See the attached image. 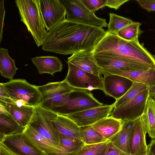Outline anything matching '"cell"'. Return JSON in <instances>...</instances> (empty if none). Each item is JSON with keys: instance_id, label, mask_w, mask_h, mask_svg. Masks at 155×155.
<instances>
[{"instance_id": "obj_1", "label": "cell", "mask_w": 155, "mask_h": 155, "mask_svg": "<svg viewBox=\"0 0 155 155\" xmlns=\"http://www.w3.org/2000/svg\"><path fill=\"white\" fill-rule=\"evenodd\" d=\"M106 33L103 28L66 20L48 31L42 49L64 55L83 50L92 52Z\"/></svg>"}, {"instance_id": "obj_2", "label": "cell", "mask_w": 155, "mask_h": 155, "mask_svg": "<svg viewBox=\"0 0 155 155\" xmlns=\"http://www.w3.org/2000/svg\"><path fill=\"white\" fill-rule=\"evenodd\" d=\"M92 53L105 52L142 63L155 69V58L139 41H129L106 31Z\"/></svg>"}, {"instance_id": "obj_3", "label": "cell", "mask_w": 155, "mask_h": 155, "mask_svg": "<svg viewBox=\"0 0 155 155\" xmlns=\"http://www.w3.org/2000/svg\"><path fill=\"white\" fill-rule=\"evenodd\" d=\"M21 21L27 27L38 47L43 45L48 35L39 8V0H16Z\"/></svg>"}, {"instance_id": "obj_4", "label": "cell", "mask_w": 155, "mask_h": 155, "mask_svg": "<svg viewBox=\"0 0 155 155\" xmlns=\"http://www.w3.org/2000/svg\"><path fill=\"white\" fill-rule=\"evenodd\" d=\"M37 87L42 96L39 105L56 113L65 105L70 93L76 89L64 80Z\"/></svg>"}, {"instance_id": "obj_5", "label": "cell", "mask_w": 155, "mask_h": 155, "mask_svg": "<svg viewBox=\"0 0 155 155\" xmlns=\"http://www.w3.org/2000/svg\"><path fill=\"white\" fill-rule=\"evenodd\" d=\"M34 114L29 124L49 141L62 147L60 134L53 124L58 114L39 105L34 107Z\"/></svg>"}, {"instance_id": "obj_6", "label": "cell", "mask_w": 155, "mask_h": 155, "mask_svg": "<svg viewBox=\"0 0 155 155\" xmlns=\"http://www.w3.org/2000/svg\"><path fill=\"white\" fill-rule=\"evenodd\" d=\"M64 7L68 21L103 28L107 26L106 19L98 17L81 0H60Z\"/></svg>"}, {"instance_id": "obj_7", "label": "cell", "mask_w": 155, "mask_h": 155, "mask_svg": "<svg viewBox=\"0 0 155 155\" xmlns=\"http://www.w3.org/2000/svg\"><path fill=\"white\" fill-rule=\"evenodd\" d=\"M3 84L10 97L15 101H23L33 107L39 105L41 101V94L37 86L25 79H13Z\"/></svg>"}, {"instance_id": "obj_8", "label": "cell", "mask_w": 155, "mask_h": 155, "mask_svg": "<svg viewBox=\"0 0 155 155\" xmlns=\"http://www.w3.org/2000/svg\"><path fill=\"white\" fill-rule=\"evenodd\" d=\"M104 105L94 97L91 91L76 89L70 94L65 105L56 112L66 115Z\"/></svg>"}, {"instance_id": "obj_9", "label": "cell", "mask_w": 155, "mask_h": 155, "mask_svg": "<svg viewBox=\"0 0 155 155\" xmlns=\"http://www.w3.org/2000/svg\"><path fill=\"white\" fill-rule=\"evenodd\" d=\"M68 71L64 80L71 86L76 89L103 90V78L85 71L66 61Z\"/></svg>"}, {"instance_id": "obj_10", "label": "cell", "mask_w": 155, "mask_h": 155, "mask_svg": "<svg viewBox=\"0 0 155 155\" xmlns=\"http://www.w3.org/2000/svg\"><path fill=\"white\" fill-rule=\"evenodd\" d=\"M93 55L97 65L102 69L147 71L152 68L140 62L105 52L93 53Z\"/></svg>"}, {"instance_id": "obj_11", "label": "cell", "mask_w": 155, "mask_h": 155, "mask_svg": "<svg viewBox=\"0 0 155 155\" xmlns=\"http://www.w3.org/2000/svg\"><path fill=\"white\" fill-rule=\"evenodd\" d=\"M148 96L149 87L130 101L114 108L110 116L121 121L136 120L143 114Z\"/></svg>"}, {"instance_id": "obj_12", "label": "cell", "mask_w": 155, "mask_h": 155, "mask_svg": "<svg viewBox=\"0 0 155 155\" xmlns=\"http://www.w3.org/2000/svg\"><path fill=\"white\" fill-rule=\"evenodd\" d=\"M0 140V144L16 155H45L23 132L5 136Z\"/></svg>"}, {"instance_id": "obj_13", "label": "cell", "mask_w": 155, "mask_h": 155, "mask_svg": "<svg viewBox=\"0 0 155 155\" xmlns=\"http://www.w3.org/2000/svg\"><path fill=\"white\" fill-rule=\"evenodd\" d=\"M39 5L47 31H50L58 24L66 20V10L60 0H39Z\"/></svg>"}, {"instance_id": "obj_14", "label": "cell", "mask_w": 155, "mask_h": 155, "mask_svg": "<svg viewBox=\"0 0 155 155\" xmlns=\"http://www.w3.org/2000/svg\"><path fill=\"white\" fill-rule=\"evenodd\" d=\"M113 109L114 103L64 115L72 120L81 127L91 125L101 119L108 117L110 115Z\"/></svg>"}, {"instance_id": "obj_15", "label": "cell", "mask_w": 155, "mask_h": 155, "mask_svg": "<svg viewBox=\"0 0 155 155\" xmlns=\"http://www.w3.org/2000/svg\"><path fill=\"white\" fill-rule=\"evenodd\" d=\"M103 78V90L105 94L117 101L130 88L134 82L125 77L113 74H105Z\"/></svg>"}, {"instance_id": "obj_16", "label": "cell", "mask_w": 155, "mask_h": 155, "mask_svg": "<svg viewBox=\"0 0 155 155\" xmlns=\"http://www.w3.org/2000/svg\"><path fill=\"white\" fill-rule=\"evenodd\" d=\"M23 132L31 141L45 155H76L68 152L62 147L49 141L29 124Z\"/></svg>"}, {"instance_id": "obj_17", "label": "cell", "mask_w": 155, "mask_h": 155, "mask_svg": "<svg viewBox=\"0 0 155 155\" xmlns=\"http://www.w3.org/2000/svg\"><path fill=\"white\" fill-rule=\"evenodd\" d=\"M147 133L141 117L135 120L133 126L129 143L130 155H146Z\"/></svg>"}, {"instance_id": "obj_18", "label": "cell", "mask_w": 155, "mask_h": 155, "mask_svg": "<svg viewBox=\"0 0 155 155\" xmlns=\"http://www.w3.org/2000/svg\"><path fill=\"white\" fill-rule=\"evenodd\" d=\"M101 69L104 75L107 74H116L126 78L133 82L144 84L148 87L155 86V69L147 71Z\"/></svg>"}, {"instance_id": "obj_19", "label": "cell", "mask_w": 155, "mask_h": 155, "mask_svg": "<svg viewBox=\"0 0 155 155\" xmlns=\"http://www.w3.org/2000/svg\"><path fill=\"white\" fill-rule=\"evenodd\" d=\"M66 61L97 76L102 74L101 69L96 63L92 52L83 50L75 53L68 58Z\"/></svg>"}, {"instance_id": "obj_20", "label": "cell", "mask_w": 155, "mask_h": 155, "mask_svg": "<svg viewBox=\"0 0 155 155\" xmlns=\"http://www.w3.org/2000/svg\"><path fill=\"white\" fill-rule=\"evenodd\" d=\"M15 104L6 103L5 105L12 117L21 126L25 128L32 118L34 107L21 101H15Z\"/></svg>"}, {"instance_id": "obj_21", "label": "cell", "mask_w": 155, "mask_h": 155, "mask_svg": "<svg viewBox=\"0 0 155 155\" xmlns=\"http://www.w3.org/2000/svg\"><path fill=\"white\" fill-rule=\"evenodd\" d=\"M31 60L40 74L48 73L54 77L55 73L61 72L62 69L61 60L56 56H37L32 58Z\"/></svg>"}, {"instance_id": "obj_22", "label": "cell", "mask_w": 155, "mask_h": 155, "mask_svg": "<svg viewBox=\"0 0 155 155\" xmlns=\"http://www.w3.org/2000/svg\"><path fill=\"white\" fill-rule=\"evenodd\" d=\"M134 121H122L120 129L109 140L118 149L130 155L129 143L131 131Z\"/></svg>"}, {"instance_id": "obj_23", "label": "cell", "mask_w": 155, "mask_h": 155, "mask_svg": "<svg viewBox=\"0 0 155 155\" xmlns=\"http://www.w3.org/2000/svg\"><path fill=\"white\" fill-rule=\"evenodd\" d=\"M53 124L60 135L81 140L80 127L67 116L58 114Z\"/></svg>"}, {"instance_id": "obj_24", "label": "cell", "mask_w": 155, "mask_h": 155, "mask_svg": "<svg viewBox=\"0 0 155 155\" xmlns=\"http://www.w3.org/2000/svg\"><path fill=\"white\" fill-rule=\"evenodd\" d=\"M122 121L111 116L101 119L91 126L109 140L120 129Z\"/></svg>"}, {"instance_id": "obj_25", "label": "cell", "mask_w": 155, "mask_h": 155, "mask_svg": "<svg viewBox=\"0 0 155 155\" xmlns=\"http://www.w3.org/2000/svg\"><path fill=\"white\" fill-rule=\"evenodd\" d=\"M141 117L149 136L155 138V100L149 95L143 114Z\"/></svg>"}, {"instance_id": "obj_26", "label": "cell", "mask_w": 155, "mask_h": 155, "mask_svg": "<svg viewBox=\"0 0 155 155\" xmlns=\"http://www.w3.org/2000/svg\"><path fill=\"white\" fill-rule=\"evenodd\" d=\"M8 50L0 48V72L2 77L11 80L18 69L15 66V60L9 55Z\"/></svg>"}, {"instance_id": "obj_27", "label": "cell", "mask_w": 155, "mask_h": 155, "mask_svg": "<svg viewBox=\"0 0 155 155\" xmlns=\"http://www.w3.org/2000/svg\"><path fill=\"white\" fill-rule=\"evenodd\" d=\"M25 128L12 117L0 114V140L5 136L23 132Z\"/></svg>"}, {"instance_id": "obj_28", "label": "cell", "mask_w": 155, "mask_h": 155, "mask_svg": "<svg viewBox=\"0 0 155 155\" xmlns=\"http://www.w3.org/2000/svg\"><path fill=\"white\" fill-rule=\"evenodd\" d=\"M81 140L85 145L99 143L107 141L91 125L80 127Z\"/></svg>"}, {"instance_id": "obj_29", "label": "cell", "mask_w": 155, "mask_h": 155, "mask_svg": "<svg viewBox=\"0 0 155 155\" xmlns=\"http://www.w3.org/2000/svg\"><path fill=\"white\" fill-rule=\"evenodd\" d=\"M141 25L139 22L133 21L120 30L117 35L126 41H138L139 37L143 32L140 28Z\"/></svg>"}, {"instance_id": "obj_30", "label": "cell", "mask_w": 155, "mask_h": 155, "mask_svg": "<svg viewBox=\"0 0 155 155\" xmlns=\"http://www.w3.org/2000/svg\"><path fill=\"white\" fill-rule=\"evenodd\" d=\"M109 21L107 31L114 35H117L120 30L133 22L129 19L114 13H109Z\"/></svg>"}, {"instance_id": "obj_31", "label": "cell", "mask_w": 155, "mask_h": 155, "mask_svg": "<svg viewBox=\"0 0 155 155\" xmlns=\"http://www.w3.org/2000/svg\"><path fill=\"white\" fill-rule=\"evenodd\" d=\"M148 87L144 84L134 82L133 85L127 91L114 103V108L130 101L140 93Z\"/></svg>"}, {"instance_id": "obj_32", "label": "cell", "mask_w": 155, "mask_h": 155, "mask_svg": "<svg viewBox=\"0 0 155 155\" xmlns=\"http://www.w3.org/2000/svg\"><path fill=\"white\" fill-rule=\"evenodd\" d=\"M60 139L62 147L68 152L77 154L85 145L80 139L60 135Z\"/></svg>"}, {"instance_id": "obj_33", "label": "cell", "mask_w": 155, "mask_h": 155, "mask_svg": "<svg viewBox=\"0 0 155 155\" xmlns=\"http://www.w3.org/2000/svg\"><path fill=\"white\" fill-rule=\"evenodd\" d=\"M109 140L99 143L84 145L76 155H97L105 147Z\"/></svg>"}, {"instance_id": "obj_34", "label": "cell", "mask_w": 155, "mask_h": 155, "mask_svg": "<svg viewBox=\"0 0 155 155\" xmlns=\"http://www.w3.org/2000/svg\"><path fill=\"white\" fill-rule=\"evenodd\" d=\"M81 0L87 8L93 13L106 6V0Z\"/></svg>"}, {"instance_id": "obj_35", "label": "cell", "mask_w": 155, "mask_h": 155, "mask_svg": "<svg viewBox=\"0 0 155 155\" xmlns=\"http://www.w3.org/2000/svg\"><path fill=\"white\" fill-rule=\"evenodd\" d=\"M97 155H130L123 152L110 141L105 147Z\"/></svg>"}, {"instance_id": "obj_36", "label": "cell", "mask_w": 155, "mask_h": 155, "mask_svg": "<svg viewBox=\"0 0 155 155\" xmlns=\"http://www.w3.org/2000/svg\"><path fill=\"white\" fill-rule=\"evenodd\" d=\"M15 101L12 99L6 91L3 83L0 84V103L5 105L6 103L13 104Z\"/></svg>"}, {"instance_id": "obj_37", "label": "cell", "mask_w": 155, "mask_h": 155, "mask_svg": "<svg viewBox=\"0 0 155 155\" xmlns=\"http://www.w3.org/2000/svg\"><path fill=\"white\" fill-rule=\"evenodd\" d=\"M136 1L141 8L148 12H155V0H137Z\"/></svg>"}, {"instance_id": "obj_38", "label": "cell", "mask_w": 155, "mask_h": 155, "mask_svg": "<svg viewBox=\"0 0 155 155\" xmlns=\"http://www.w3.org/2000/svg\"><path fill=\"white\" fill-rule=\"evenodd\" d=\"M129 1V0H106V6L117 10L122 5Z\"/></svg>"}, {"instance_id": "obj_39", "label": "cell", "mask_w": 155, "mask_h": 155, "mask_svg": "<svg viewBox=\"0 0 155 155\" xmlns=\"http://www.w3.org/2000/svg\"><path fill=\"white\" fill-rule=\"evenodd\" d=\"M0 114L12 117L8 110L5 105L0 103Z\"/></svg>"}, {"instance_id": "obj_40", "label": "cell", "mask_w": 155, "mask_h": 155, "mask_svg": "<svg viewBox=\"0 0 155 155\" xmlns=\"http://www.w3.org/2000/svg\"><path fill=\"white\" fill-rule=\"evenodd\" d=\"M147 149L153 155H155V139L152 140L147 145Z\"/></svg>"}, {"instance_id": "obj_41", "label": "cell", "mask_w": 155, "mask_h": 155, "mask_svg": "<svg viewBox=\"0 0 155 155\" xmlns=\"http://www.w3.org/2000/svg\"><path fill=\"white\" fill-rule=\"evenodd\" d=\"M0 155H16L6 149L2 145L0 144Z\"/></svg>"}, {"instance_id": "obj_42", "label": "cell", "mask_w": 155, "mask_h": 155, "mask_svg": "<svg viewBox=\"0 0 155 155\" xmlns=\"http://www.w3.org/2000/svg\"><path fill=\"white\" fill-rule=\"evenodd\" d=\"M149 95L155 100V86L149 87Z\"/></svg>"}, {"instance_id": "obj_43", "label": "cell", "mask_w": 155, "mask_h": 155, "mask_svg": "<svg viewBox=\"0 0 155 155\" xmlns=\"http://www.w3.org/2000/svg\"><path fill=\"white\" fill-rule=\"evenodd\" d=\"M147 155H153L147 149Z\"/></svg>"}, {"instance_id": "obj_44", "label": "cell", "mask_w": 155, "mask_h": 155, "mask_svg": "<svg viewBox=\"0 0 155 155\" xmlns=\"http://www.w3.org/2000/svg\"><path fill=\"white\" fill-rule=\"evenodd\" d=\"M154 57H155V56H154Z\"/></svg>"}]
</instances>
